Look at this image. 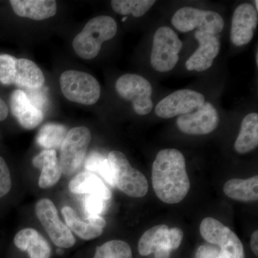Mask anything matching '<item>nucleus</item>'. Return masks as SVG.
<instances>
[{
    "mask_svg": "<svg viewBox=\"0 0 258 258\" xmlns=\"http://www.w3.org/2000/svg\"><path fill=\"white\" fill-rule=\"evenodd\" d=\"M17 59L8 54H0V83L10 86L15 83Z\"/></svg>",
    "mask_w": 258,
    "mask_h": 258,
    "instance_id": "obj_29",
    "label": "nucleus"
},
{
    "mask_svg": "<svg viewBox=\"0 0 258 258\" xmlns=\"http://www.w3.org/2000/svg\"><path fill=\"white\" fill-rule=\"evenodd\" d=\"M171 23L181 32L198 31L216 35L223 30L225 21L220 14L213 11L186 7L180 8L173 15Z\"/></svg>",
    "mask_w": 258,
    "mask_h": 258,
    "instance_id": "obj_8",
    "label": "nucleus"
},
{
    "mask_svg": "<svg viewBox=\"0 0 258 258\" xmlns=\"http://www.w3.org/2000/svg\"><path fill=\"white\" fill-rule=\"evenodd\" d=\"M169 227L159 225L146 231L139 241L138 250L142 256L154 253L155 258H169L172 249L169 240Z\"/></svg>",
    "mask_w": 258,
    "mask_h": 258,
    "instance_id": "obj_15",
    "label": "nucleus"
},
{
    "mask_svg": "<svg viewBox=\"0 0 258 258\" xmlns=\"http://www.w3.org/2000/svg\"><path fill=\"white\" fill-rule=\"evenodd\" d=\"M115 89L121 98L132 102L134 111L137 114L146 115L152 111V86L143 76L123 75L117 80Z\"/></svg>",
    "mask_w": 258,
    "mask_h": 258,
    "instance_id": "obj_9",
    "label": "nucleus"
},
{
    "mask_svg": "<svg viewBox=\"0 0 258 258\" xmlns=\"http://www.w3.org/2000/svg\"><path fill=\"white\" fill-rule=\"evenodd\" d=\"M116 32L117 24L111 17L101 15L91 19L74 38L75 52L85 60H92L99 53L102 44L113 38Z\"/></svg>",
    "mask_w": 258,
    "mask_h": 258,
    "instance_id": "obj_2",
    "label": "nucleus"
},
{
    "mask_svg": "<svg viewBox=\"0 0 258 258\" xmlns=\"http://www.w3.org/2000/svg\"><path fill=\"white\" fill-rule=\"evenodd\" d=\"M258 24L257 11L249 3L236 8L232 18L230 40L236 46L247 45L252 40Z\"/></svg>",
    "mask_w": 258,
    "mask_h": 258,
    "instance_id": "obj_13",
    "label": "nucleus"
},
{
    "mask_svg": "<svg viewBox=\"0 0 258 258\" xmlns=\"http://www.w3.org/2000/svg\"><path fill=\"white\" fill-rule=\"evenodd\" d=\"M257 3H258L257 1L254 2V4H255V5H256V9L255 10H257V8H258Z\"/></svg>",
    "mask_w": 258,
    "mask_h": 258,
    "instance_id": "obj_38",
    "label": "nucleus"
},
{
    "mask_svg": "<svg viewBox=\"0 0 258 258\" xmlns=\"http://www.w3.org/2000/svg\"><path fill=\"white\" fill-rule=\"evenodd\" d=\"M111 7L115 13L122 15L132 14L136 18L143 16L155 4L154 0H113Z\"/></svg>",
    "mask_w": 258,
    "mask_h": 258,
    "instance_id": "obj_26",
    "label": "nucleus"
},
{
    "mask_svg": "<svg viewBox=\"0 0 258 258\" xmlns=\"http://www.w3.org/2000/svg\"><path fill=\"white\" fill-rule=\"evenodd\" d=\"M195 38L199 42L196 51L186 61V69L190 71L203 72L211 68L220 51L218 37L212 34L197 31Z\"/></svg>",
    "mask_w": 258,
    "mask_h": 258,
    "instance_id": "obj_14",
    "label": "nucleus"
},
{
    "mask_svg": "<svg viewBox=\"0 0 258 258\" xmlns=\"http://www.w3.org/2000/svg\"><path fill=\"white\" fill-rule=\"evenodd\" d=\"M85 169L88 172L101 176L107 184L112 187H115L108 158L105 157L100 153L92 152L88 154L85 160Z\"/></svg>",
    "mask_w": 258,
    "mask_h": 258,
    "instance_id": "obj_27",
    "label": "nucleus"
},
{
    "mask_svg": "<svg viewBox=\"0 0 258 258\" xmlns=\"http://www.w3.org/2000/svg\"><path fill=\"white\" fill-rule=\"evenodd\" d=\"M223 191L226 196L240 202H254L258 200V176L246 179H232L226 181Z\"/></svg>",
    "mask_w": 258,
    "mask_h": 258,
    "instance_id": "obj_24",
    "label": "nucleus"
},
{
    "mask_svg": "<svg viewBox=\"0 0 258 258\" xmlns=\"http://www.w3.org/2000/svg\"><path fill=\"white\" fill-rule=\"evenodd\" d=\"M60 85L64 96L80 104H95L101 96V86L98 81L82 71H64L60 75Z\"/></svg>",
    "mask_w": 258,
    "mask_h": 258,
    "instance_id": "obj_4",
    "label": "nucleus"
},
{
    "mask_svg": "<svg viewBox=\"0 0 258 258\" xmlns=\"http://www.w3.org/2000/svg\"><path fill=\"white\" fill-rule=\"evenodd\" d=\"M42 88L37 90H27L28 92H25L28 96L29 100L38 109L42 110L46 107L47 97L45 93L41 91Z\"/></svg>",
    "mask_w": 258,
    "mask_h": 258,
    "instance_id": "obj_32",
    "label": "nucleus"
},
{
    "mask_svg": "<svg viewBox=\"0 0 258 258\" xmlns=\"http://www.w3.org/2000/svg\"><path fill=\"white\" fill-rule=\"evenodd\" d=\"M182 42L177 34L167 26L158 28L153 38L151 64L158 72H169L179 60Z\"/></svg>",
    "mask_w": 258,
    "mask_h": 258,
    "instance_id": "obj_5",
    "label": "nucleus"
},
{
    "mask_svg": "<svg viewBox=\"0 0 258 258\" xmlns=\"http://www.w3.org/2000/svg\"><path fill=\"white\" fill-rule=\"evenodd\" d=\"M32 164L41 170L38 181L40 188L46 189L58 182L62 175V169L55 150L44 149L34 157Z\"/></svg>",
    "mask_w": 258,
    "mask_h": 258,
    "instance_id": "obj_18",
    "label": "nucleus"
},
{
    "mask_svg": "<svg viewBox=\"0 0 258 258\" xmlns=\"http://www.w3.org/2000/svg\"><path fill=\"white\" fill-rule=\"evenodd\" d=\"M68 131L64 125L49 123L42 125L37 134L36 142L40 147L46 150H55L62 145Z\"/></svg>",
    "mask_w": 258,
    "mask_h": 258,
    "instance_id": "obj_25",
    "label": "nucleus"
},
{
    "mask_svg": "<svg viewBox=\"0 0 258 258\" xmlns=\"http://www.w3.org/2000/svg\"><path fill=\"white\" fill-rule=\"evenodd\" d=\"M56 252H57V254H59V255H62V254H63L64 251L62 248H58L56 250Z\"/></svg>",
    "mask_w": 258,
    "mask_h": 258,
    "instance_id": "obj_37",
    "label": "nucleus"
},
{
    "mask_svg": "<svg viewBox=\"0 0 258 258\" xmlns=\"http://www.w3.org/2000/svg\"><path fill=\"white\" fill-rule=\"evenodd\" d=\"M219 253L220 249L217 247L205 244L199 247L195 258H219Z\"/></svg>",
    "mask_w": 258,
    "mask_h": 258,
    "instance_id": "obj_33",
    "label": "nucleus"
},
{
    "mask_svg": "<svg viewBox=\"0 0 258 258\" xmlns=\"http://www.w3.org/2000/svg\"><path fill=\"white\" fill-rule=\"evenodd\" d=\"M62 215L70 230L83 240L99 237L106 226V220L101 216H89L85 220H81L71 207H64Z\"/></svg>",
    "mask_w": 258,
    "mask_h": 258,
    "instance_id": "obj_16",
    "label": "nucleus"
},
{
    "mask_svg": "<svg viewBox=\"0 0 258 258\" xmlns=\"http://www.w3.org/2000/svg\"><path fill=\"white\" fill-rule=\"evenodd\" d=\"M35 213L50 240L59 248H71L76 239L69 227L61 221L54 203L49 199H41L35 205Z\"/></svg>",
    "mask_w": 258,
    "mask_h": 258,
    "instance_id": "obj_10",
    "label": "nucleus"
},
{
    "mask_svg": "<svg viewBox=\"0 0 258 258\" xmlns=\"http://www.w3.org/2000/svg\"><path fill=\"white\" fill-rule=\"evenodd\" d=\"M250 247L256 256L258 255V231L255 230L251 236Z\"/></svg>",
    "mask_w": 258,
    "mask_h": 258,
    "instance_id": "obj_35",
    "label": "nucleus"
},
{
    "mask_svg": "<svg viewBox=\"0 0 258 258\" xmlns=\"http://www.w3.org/2000/svg\"><path fill=\"white\" fill-rule=\"evenodd\" d=\"M8 108L5 102L0 98V121L6 119L8 115Z\"/></svg>",
    "mask_w": 258,
    "mask_h": 258,
    "instance_id": "obj_36",
    "label": "nucleus"
},
{
    "mask_svg": "<svg viewBox=\"0 0 258 258\" xmlns=\"http://www.w3.org/2000/svg\"><path fill=\"white\" fill-rule=\"evenodd\" d=\"M108 202L99 197L87 195L85 200V211L88 217L101 216L106 210Z\"/></svg>",
    "mask_w": 258,
    "mask_h": 258,
    "instance_id": "obj_30",
    "label": "nucleus"
},
{
    "mask_svg": "<svg viewBox=\"0 0 258 258\" xmlns=\"http://www.w3.org/2000/svg\"><path fill=\"white\" fill-rule=\"evenodd\" d=\"M200 232L207 242L220 247L219 258H245L243 244L239 237L216 219L210 217L204 219Z\"/></svg>",
    "mask_w": 258,
    "mask_h": 258,
    "instance_id": "obj_7",
    "label": "nucleus"
},
{
    "mask_svg": "<svg viewBox=\"0 0 258 258\" xmlns=\"http://www.w3.org/2000/svg\"><path fill=\"white\" fill-rule=\"evenodd\" d=\"M12 188L11 174L5 159L0 157V198L9 193Z\"/></svg>",
    "mask_w": 258,
    "mask_h": 258,
    "instance_id": "obj_31",
    "label": "nucleus"
},
{
    "mask_svg": "<svg viewBox=\"0 0 258 258\" xmlns=\"http://www.w3.org/2000/svg\"><path fill=\"white\" fill-rule=\"evenodd\" d=\"M44 83L43 73L35 62L26 58L17 59L14 84L26 90H37L42 88Z\"/></svg>",
    "mask_w": 258,
    "mask_h": 258,
    "instance_id": "obj_22",
    "label": "nucleus"
},
{
    "mask_svg": "<svg viewBox=\"0 0 258 258\" xmlns=\"http://www.w3.org/2000/svg\"><path fill=\"white\" fill-rule=\"evenodd\" d=\"M258 146V113L246 115L241 123L240 130L235 142L236 152L240 154L253 151Z\"/></svg>",
    "mask_w": 258,
    "mask_h": 258,
    "instance_id": "obj_23",
    "label": "nucleus"
},
{
    "mask_svg": "<svg viewBox=\"0 0 258 258\" xmlns=\"http://www.w3.org/2000/svg\"><path fill=\"white\" fill-rule=\"evenodd\" d=\"M10 107L12 113L24 128H36L43 120V112L32 104L23 90L17 89L12 93Z\"/></svg>",
    "mask_w": 258,
    "mask_h": 258,
    "instance_id": "obj_17",
    "label": "nucleus"
},
{
    "mask_svg": "<svg viewBox=\"0 0 258 258\" xmlns=\"http://www.w3.org/2000/svg\"><path fill=\"white\" fill-rule=\"evenodd\" d=\"M93 258H133V254L127 242L113 240L97 247Z\"/></svg>",
    "mask_w": 258,
    "mask_h": 258,
    "instance_id": "obj_28",
    "label": "nucleus"
},
{
    "mask_svg": "<svg viewBox=\"0 0 258 258\" xmlns=\"http://www.w3.org/2000/svg\"><path fill=\"white\" fill-rule=\"evenodd\" d=\"M153 188L163 203L174 205L182 201L191 184L182 153L175 149H163L153 163Z\"/></svg>",
    "mask_w": 258,
    "mask_h": 258,
    "instance_id": "obj_1",
    "label": "nucleus"
},
{
    "mask_svg": "<svg viewBox=\"0 0 258 258\" xmlns=\"http://www.w3.org/2000/svg\"><path fill=\"white\" fill-rule=\"evenodd\" d=\"M91 141V133L87 127H76L68 132L60 148L62 174L69 176L79 171L86 159Z\"/></svg>",
    "mask_w": 258,
    "mask_h": 258,
    "instance_id": "obj_6",
    "label": "nucleus"
},
{
    "mask_svg": "<svg viewBox=\"0 0 258 258\" xmlns=\"http://www.w3.org/2000/svg\"><path fill=\"white\" fill-rule=\"evenodd\" d=\"M15 14L34 20H42L55 16L57 3L53 0H11Z\"/></svg>",
    "mask_w": 258,
    "mask_h": 258,
    "instance_id": "obj_21",
    "label": "nucleus"
},
{
    "mask_svg": "<svg viewBox=\"0 0 258 258\" xmlns=\"http://www.w3.org/2000/svg\"><path fill=\"white\" fill-rule=\"evenodd\" d=\"M108 160L114 186L132 198H142L147 195L149 191L147 178L132 167L123 153L112 151L108 154Z\"/></svg>",
    "mask_w": 258,
    "mask_h": 258,
    "instance_id": "obj_3",
    "label": "nucleus"
},
{
    "mask_svg": "<svg viewBox=\"0 0 258 258\" xmlns=\"http://www.w3.org/2000/svg\"><path fill=\"white\" fill-rule=\"evenodd\" d=\"M220 116L215 107L205 102L198 109L179 115L176 125L181 132L191 135H205L212 133L218 126Z\"/></svg>",
    "mask_w": 258,
    "mask_h": 258,
    "instance_id": "obj_12",
    "label": "nucleus"
},
{
    "mask_svg": "<svg viewBox=\"0 0 258 258\" xmlns=\"http://www.w3.org/2000/svg\"><path fill=\"white\" fill-rule=\"evenodd\" d=\"M205 102V96L202 93L192 90H179L161 100L156 106L155 113L160 118H174L191 113Z\"/></svg>",
    "mask_w": 258,
    "mask_h": 258,
    "instance_id": "obj_11",
    "label": "nucleus"
},
{
    "mask_svg": "<svg viewBox=\"0 0 258 258\" xmlns=\"http://www.w3.org/2000/svg\"><path fill=\"white\" fill-rule=\"evenodd\" d=\"M69 189L76 195H94L107 202L110 201L112 198L111 190L103 180L88 171H84L75 176L70 181Z\"/></svg>",
    "mask_w": 258,
    "mask_h": 258,
    "instance_id": "obj_19",
    "label": "nucleus"
},
{
    "mask_svg": "<svg viewBox=\"0 0 258 258\" xmlns=\"http://www.w3.org/2000/svg\"><path fill=\"white\" fill-rule=\"evenodd\" d=\"M169 240L171 249L172 250L176 249L179 247L181 242H182L183 237H184V232L181 229L178 227H171L169 228Z\"/></svg>",
    "mask_w": 258,
    "mask_h": 258,
    "instance_id": "obj_34",
    "label": "nucleus"
},
{
    "mask_svg": "<svg viewBox=\"0 0 258 258\" xmlns=\"http://www.w3.org/2000/svg\"><path fill=\"white\" fill-rule=\"evenodd\" d=\"M15 246L21 251H26L30 258H50L51 247L47 241L33 228H25L16 234Z\"/></svg>",
    "mask_w": 258,
    "mask_h": 258,
    "instance_id": "obj_20",
    "label": "nucleus"
}]
</instances>
